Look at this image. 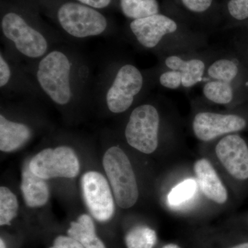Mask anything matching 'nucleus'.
<instances>
[{
	"label": "nucleus",
	"instance_id": "nucleus-29",
	"mask_svg": "<svg viewBox=\"0 0 248 248\" xmlns=\"http://www.w3.org/2000/svg\"><path fill=\"white\" fill-rule=\"evenodd\" d=\"M232 248H248V243H244V244L237 245V246H234V247Z\"/></svg>",
	"mask_w": 248,
	"mask_h": 248
},
{
	"label": "nucleus",
	"instance_id": "nucleus-8",
	"mask_svg": "<svg viewBox=\"0 0 248 248\" xmlns=\"http://www.w3.org/2000/svg\"><path fill=\"white\" fill-rule=\"evenodd\" d=\"M142 86L143 77L138 68L133 65H124L119 70L113 84L108 91L107 102L109 110L114 113L128 110Z\"/></svg>",
	"mask_w": 248,
	"mask_h": 248
},
{
	"label": "nucleus",
	"instance_id": "nucleus-9",
	"mask_svg": "<svg viewBox=\"0 0 248 248\" xmlns=\"http://www.w3.org/2000/svg\"><path fill=\"white\" fill-rule=\"evenodd\" d=\"M246 126L242 117L214 112H200L193 121V130L200 140L209 141L225 134L240 131Z\"/></svg>",
	"mask_w": 248,
	"mask_h": 248
},
{
	"label": "nucleus",
	"instance_id": "nucleus-14",
	"mask_svg": "<svg viewBox=\"0 0 248 248\" xmlns=\"http://www.w3.org/2000/svg\"><path fill=\"white\" fill-rule=\"evenodd\" d=\"M21 190L26 203L31 208L43 206L48 202L49 190L45 179L31 172L29 166L23 172Z\"/></svg>",
	"mask_w": 248,
	"mask_h": 248
},
{
	"label": "nucleus",
	"instance_id": "nucleus-31",
	"mask_svg": "<svg viewBox=\"0 0 248 248\" xmlns=\"http://www.w3.org/2000/svg\"><path fill=\"white\" fill-rule=\"evenodd\" d=\"M0 248H6V245L2 239H0Z\"/></svg>",
	"mask_w": 248,
	"mask_h": 248
},
{
	"label": "nucleus",
	"instance_id": "nucleus-21",
	"mask_svg": "<svg viewBox=\"0 0 248 248\" xmlns=\"http://www.w3.org/2000/svg\"><path fill=\"white\" fill-rule=\"evenodd\" d=\"M197 183L195 179H188L178 184L168 195V202L172 207H177L193 198L197 192Z\"/></svg>",
	"mask_w": 248,
	"mask_h": 248
},
{
	"label": "nucleus",
	"instance_id": "nucleus-11",
	"mask_svg": "<svg viewBox=\"0 0 248 248\" xmlns=\"http://www.w3.org/2000/svg\"><path fill=\"white\" fill-rule=\"evenodd\" d=\"M130 29L142 46L152 48L159 43L164 36L175 32L177 25L170 18L156 14L135 19L130 24Z\"/></svg>",
	"mask_w": 248,
	"mask_h": 248
},
{
	"label": "nucleus",
	"instance_id": "nucleus-25",
	"mask_svg": "<svg viewBox=\"0 0 248 248\" xmlns=\"http://www.w3.org/2000/svg\"><path fill=\"white\" fill-rule=\"evenodd\" d=\"M50 248H86L81 243L71 236H59Z\"/></svg>",
	"mask_w": 248,
	"mask_h": 248
},
{
	"label": "nucleus",
	"instance_id": "nucleus-10",
	"mask_svg": "<svg viewBox=\"0 0 248 248\" xmlns=\"http://www.w3.org/2000/svg\"><path fill=\"white\" fill-rule=\"evenodd\" d=\"M216 154L233 177L240 180L248 179V148L241 137L231 135L222 139L217 145Z\"/></svg>",
	"mask_w": 248,
	"mask_h": 248
},
{
	"label": "nucleus",
	"instance_id": "nucleus-12",
	"mask_svg": "<svg viewBox=\"0 0 248 248\" xmlns=\"http://www.w3.org/2000/svg\"><path fill=\"white\" fill-rule=\"evenodd\" d=\"M194 170L197 182L205 197L217 203H224L228 200V192L210 161L205 159L198 160Z\"/></svg>",
	"mask_w": 248,
	"mask_h": 248
},
{
	"label": "nucleus",
	"instance_id": "nucleus-15",
	"mask_svg": "<svg viewBox=\"0 0 248 248\" xmlns=\"http://www.w3.org/2000/svg\"><path fill=\"white\" fill-rule=\"evenodd\" d=\"M166 65L172 71L180 72L182 85L186 88L193 86L200 81L205 70V64L200 60L184 61L177 56H170L166 59Z\"/></svg>",
	"mask_w": 248,
	"mask_h": 248
},
{
	"label": "nucleus",
	"instance_id": "nucleus-30",
	"mask_svg": "<svg viewBox=\"0 0 248 248\" xmlns=\"http://www.w3.org/2000/svg\"><path fill=\"white\" fill-rule=\"evenodd\" d=\"M163 248H180L175 244H168L165 246Z\"/></svg>",
	"mask_w": 248,
	"mask_h": 248
},
{
	"label": "nucleus",
	"instance_id": "nucleus-1",
	"mask_svg": "<svg viewBox=\"0 0 248 248\" xmlns=\"http://www.w3.org/2000/svg\"><path fill=\"white\" fill-rule=\"evenodd\" d=\"M103 165L116 203L122 208H131L138 200L139 190L128 156L119 147H111L104 155Z\"/></svg>",
	"mask_w": 248,
	"mask_h": 248
},
{
	"label": "nucleus",
	"instance_id": "nucleus-27",
	"mask_svg": "<svg viewBox=\"0 0 248 248\" xmlns=\"http://www.w3.org/2000/svg\"><path fill=\"white\" fill-rule=\"evenodd\" d=\"M11 78V71L9 64L3 58L2 55L0 56V86L3 87L9 82Z\"/></svg>",
	"mask_w": 248,
	"mask_h": 248
},
{
	"label": "nucleus",
	"instance_id": "nucleus-7",
	"mask_svg": "<svg viewBox=\"0 0 248 248\" xmlns=\"http://www.w3.org/2000/svg\"><path fill=\"white\" fill-rule=\"evenodd\" d=\"M81 189L93 217L101 222L110 220L115 212V204L107 179L99 172L86 173L81 178Z\"/></svg>",
	"mask_w": 248,
	"mask_h": 248
},
{
	"label": "nucleus",
	"instance_id": "nucleus-28",
	"mask_svg": "<svg viewBox=\"0 0 248 248\" xmlns=\"http://www.w3.org/2000/svg\"><path fill=\"white\" fill-rule=\"evenodd\" d=\"M83 4L96 9H103L110 4L111 0H78Z\"/></svg>",
	"mask_w": 248,
	"mask_h": 248
},
{
	"label": "nucleus",
	"instance_id": "nucleus-24",
	"mask_svg": "<svg viewBox=\"0 0 248 248\" xmlns=\"http://www.w3.org/2000/svg\"><path fill=\"white\" fill-rule=\"evenodd\" d=\"M160 83L167 89H177L182 84V74L180 72L172 71L163 73L160 77Z\"/></svg>",
	"mask_w": 248,
	"mask_h": 248
},
{
	"label": "nucleus",
	"instance_id": "nucleus-17",
	"mask_svg": "<svg viewBox=\"0 0 248 248\" xmlns=\"http://www.w3.org/2000/svg\"><path fill=\"white\" fill-rule=\"evenodd\" d=\"M121 6L126 17L135 19L154 16L159 12L156 0H121Z\"/></svg>",
	"mask_w": 248,
	"mask_h": 248
},
{
	"label": "nucleus",
	"instance_id": "nucleus-26",
	"mask_svg": "<svg viewBox=\"0 0 248 248\" xmlns=\"http://www.w3.org/2000/svg\"><path fill=\"white\" fill-rule=\"evenodd\" d=\"M182 1L190 11L202 13L210 8L213 0H182Z\"/></svg>",
	"mask_w": 248,
	"mask_h": 248
},
{
	"label": "nucleus",
	"instance_id": "nucleus-18",
	"mask_svg": "<svg viewBox=\"0 0 248 248\" xmlns=\"http://www.w3.org/2000/svg\"><path fill=\"white\" fill-rule=\"evenodd\" d=\"M125 241L128 248H153L156 242V234L148 227H137L129 232Z\"/></svg>",
	"mask_w": 248,
	"mask_h": 248
},
{
	"label": "nucleus",
	"instance_id": "nucleus-23",
	"mask_svg": "<svg viewBox=\"0 0 248 248\" xmlns=\"http://www.w3.org/2000/svg\"><path fill=\"white\" fill-rule=\"evenodd\" d=\"M230 14L238 20L248 17V0H231L228 5Z\"/></svg>",
	"mask_w": 248,
	"mask_h": 248
},
{
	"label": "nucleus",
	"instance_id": "nucleus-2",
	"mask_svg": "<svg viewBox=\"0 0 248 248\" xmlns=\"http://www.w3.org/2000/svg\"><path fill=\"white\" fill-rule=\"evenodd\" d=\"M71 63L64 53L55 50L39 63L37 78L39 84L56 104L64 105L71 100Z\"/></svg>",
	"mask_w": 248,
	"mask_h": 248
},
{
	"label": "nucleus",
	"instance_id": "nucleus-4",
	"mask_svg": "<svg viewBox=\"0 0 248 248\" xmlns=\"http://www.w3.org/2000/svg\"><path fill=\"white\" fill-rule=\"evenodd\" d=\"M29 166L31 172L45 180L74 178L79 174L80 169L76 153L68 146L43 150L31 159Z\"/></svg>",
	"mask_w": 248,
	"mask_h": 248
},
{
	"label": "nucleus",
	"instance_id": "nucleus-3",
	"mask_svg": "<svg viewBox=\"0 0 248 248\" xmlns=\"http://www.w3.org/2000/svg\"><path fill=\"white\" fill-rule=\"evenodd\" d=\"M159 115L153 106L144 104L130 115L125 130L128 144L138 151L151 154L158 146Z\"/></svg>",
	"mask_w": 248,
	"mask_h": 248
},
{
	"label": "nucleus",
	"instance_id": "nucleus-22",
	"mask_svg": "<svg viewBox=\"0 0 248 248\" xmlns=\"http://www.w3.org/2000/svg\"><path fill=\"white\" fill-rule=\"evenodd\" d=\"M238 74V68L234 62L228 60L215 62L210 66L208 75L213 79L231 83Z\"/></svg>",
	"mask_w": 248,
	"mask_h": 248
},
{
	"label": "nucleus",
	"instance_id": "nucleus-19",
	"mask_svg": "<svg viewBox=\"0 0 248 248\" xmlns=\"http://www.w3.org/2000/svg\"><path fill=\"white\" fill-rule=\"evenodd\" d=\"M203 94L209 100L218 104H229L233 98L230 83L218 80L207 83L203 88Z\"/></svg>",
	"mask_w": 248,
	"mask_h": 248
},
{
	"label": "nucleus",
	"instance_id": "nucleus-6",
	"mask_svg": "<svg viewBox=\"0 0 248 248\" xmlns=\"http://www.w3.org/2000/svg\"><path fill=\"white\" fill-rule=\"evenodd\" d=\"M1 29L6 38L12 41L18 51L31 58L45 55L48 48L45 37L28 25L19 15L9 13L3 17Z\"/></svg>",
	"mask_w": 248,
	"mask_h": 248
},
{
	"label": "nucleus",
	"instance_id": "nucleus-13",
	"mask_svg": "<svg viewBox=\"0 0 248 248\" xmlns=\"http://www.w3.org/2000/svg\"><path fill=\"white\" fill-rule=\"evenodd\" d=\"M31 137L30 128L0 116V150L6 153L16 151L24 146Z\"/></svg>",
	"mask_w": 248,
	"mask_h": 248
},
{
	"label": "nucleus",
	"instance_id": "nucleus-20",
	"mask_svg": "<svg viewBox=\"0 0 248 248\" xmlns=\"http://www.w3.org/2000/svg\"><path fill=\"white\" fill-rule=\"evenodd\" d=\"M18 202L16 196L6 187L0 188V225L11 224L17 216Z\"/></svg>",
	"mask_w": 248,
	"mask_h": 248
},
{
	"label": "nucleus",
	"instance_id": "nucleus-16",
	"mask_svg": "<svg viewBox=\"0 0 248 248\" xmlns=\"http://www.w3.org/2000/svg\"><path fill=\"white\" fill-rule=\"evenodd\" d=\"M68 234L86 248H106L104 243L96 235L94 223L89 215H82L78 221L72 222Z\"/></svg>",
	"mask_w": 248,
	"mask_h": 248
},
{
	"label": "nucleus",
	"instance_id": "nucleus-5",
	"mask_svg": "<svg viewBox=\"0 0 248 248\" xmlns=\"http://www.w3.org/2000/svg\"><path fill=\"white\" fill-rule=\"evenodd\" d=\"M58 16L62 28L78 38L100 35L107 27V19L100 13L77 3L62 5Z\"/></svg>",
	"mask_w": 248,
	"mask_h": 248
}]
</instances>
